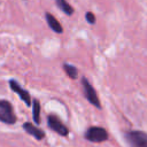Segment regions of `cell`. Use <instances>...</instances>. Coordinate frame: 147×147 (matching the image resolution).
I'll return each instance as SVG.
<instances>
[{
	"label": "cell",
	"instance_id": "obj_1",
	"mask_svg": "<svg viewBox=\"0 0 147 147\" xmlns=\"http://www.w3.org/2000/svg\"><path fill=\"white\" fill-rule=\"evenodd\" d=\"M125 140L130 147H147V133L145 131H127L125 133Z\"/></svg>",
	"mask_w": 147,
	"mask_h": 147
},
{
	"label": "cell",
	"instance_id": "obj_2",
	"mask_svg": "<svg viewBox=\"0 0 147 147\" xmlns=\"http://www.w3.org/2000/svg\"><path fill=\"white\" fill-rule=\"evenodd\" d=\"M84 138L91 142H103L108 139V132L101 126H90L85 131Z\"/></svg>",
	"mask_w": 147,
	"mask_h": 147
},
{
	"label": "cell",
	"instance_id": "obj_3",
	"mask_svg": "<svg viewBox=\"0 0 147 147\" xmlns=\"http://www.w3.org/2000/svg\"><path fill=\"white\" fill-rule=\"evenodd\" d=\"M17 121L13 106L7 100H0V122L6 124H15Z\"/></svg>",
	"mask_w": 147,
	"mask_h": 147
},
{
	"label": "cell",
	"instance_id": "obj_4",
	"mask_svg": "<svg viewBox=\"0 0 147 147\" xmlns=\"http://www.w3.org/2000/svg\"><path fill=\"white\" fill-rule=\"evenodd\" d=\"M82 86H83V92H84V96L86 98V100L93 105L94 107H96L98 109H101V103L99 100V96L94 90V87L91 85V83L87 80L86 77L82 78Z\"/></svg>",
	"mask_w": 147,
	"mask_h": 147
},
{
	"label": "cell",
	"instance_id": "obj_5",
	"mask_svg": "<svg viewBox=\"0 0 147 147\" xmlns=\"http://www.w3.org/2000/svg\"><path fill=\"white\" fill-rule=\"evenodd\" d=\"M47 125H48V127L51 130H53L54 132H56L57 134H60L62 137H65L69 133V129L55 115H48V117H47Z\"/></svg>",
	"mask_w": 147,
	"mask_h": 147
},
{
	"label": "cell",
	"instance_id": "obj_6",
	"mask_svg": "<svg viewBox=\"0 0 147 147\" xmlns=\"http://www.w3.org/2000/svg\"><path fill=\"white\" fill-rule=\"evenodd\" d=\"M9 86H10V88H11L14 92H16V93L20 95L21 100L24 101L26 106H31L32 100H31V95H30V93H29L26 90H24V88H23V87H22L15 79H10V80H9Z\"/></svg>",
	"mask_w": 147,
	"mask_h": 147
},
{
	"label": "cell",
	"instance_id": "obj_7",
	"mask_svg": "<svg viewBox=\"0 0 147 147\" xmlns=\"http://www.w3.org/2000/svg\"><path fill=\"white\" fill-rule=\"evenodd\" d=\"M23 129H24L30 136L34 137L37 140H41V139L45 138V132H44L41 129L37 127L34 124L30 123V122H25V123L23 124Z\"/></svg>",
	"mask_w": 147,
	"mask_h": 147
},
{
	"label": "cell",
	"instance_id": "obj_8",
	"mask_svg": "<svg viewBox=\"0 0 147 147\" xmlns=\"http://www.w3.org/2000/svg\"><path fill=\"white\" fill-rule=\"evenodd\" d=\"M45 17H46V21H47L48 26H49L54 32H56V33H62V32H63L62 25L60 24V22H59L51 13H46Z\"/></svg>",
	"mask_w": 147,
	"mask_h": 147
},
{
	"label": "cell",
	"instance_id": "obj_9",
	"mask_svg": "<svg viewBox=\"0 0 147 147\" xmlns=\"http://www.w3.org/2000/svg\"><path fill=\"white\" fill-rule=\"evenodd\" d=\"M32 116H33V122L34 124L40 123V111H41V106L38 99H32Z\"/></svg>",
	"mask_w": 147,
	"mask_h": 147
},
{
	"label": "cell",
	"instance_id": "obj_10",
	"mask_svg": "<svg viewBox=\"0 0 147 147\" xmlns=\"http://www.w3.org/2000/svg\"><path fill=\"white\" fill-rule=\"evenodd\" d=\"M55 2H56V6H57L65 15L70 16V15L74 14V7H72L67 0H55Z\"/></svg>",
	"mask_w": 147,
	"mask_h": 147
},
{
	"label": "cell",
	"instance_id": "obj_11",
	"mask_svg": "<svg viewBox=\"0 0 147 147\" xmlns=\"http://www.w3.org/2000/svg\"><path fill=\"white\" fill-rule=\"evenodd\" d=\"M63 70L64 72L67 74V76L71 79H76L77 76H78V69L72 65V64H69V63H64L63 64Z\"/></svg>",
	"mask_w": 147,
	"mask_h": 147
},
{
	"label": "cell",
	"instance_id": "obj_12",
	"mask_svg": "<svg viewBox=\"0 0 147 147\" xmlns=\"http://www.w3.org/2000/svg\"><path fill=\"white\" fill-rule=\"evenodd\" d=\"M85 18H86L87 23H90V24H94L95 23V15L92 11H87L85 14Z\"/></svg>",
	"mask_w": 147,
	"mask_h": 147
}]
</instances>
